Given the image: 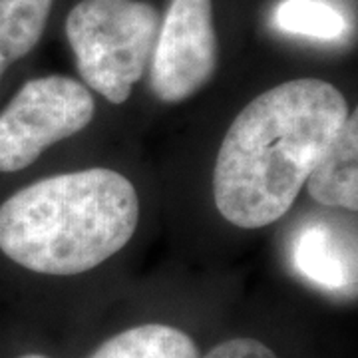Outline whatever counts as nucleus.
Returning a JSON list of instances; mask_svg holds the SVG:
<instances>
[{"label": "nucleus", "mask_w": 358, "mask_h": 358, "mask_svg": "<svg viewBox=\"0 0 358 358\" xmlns=\"http://www.w3.org/2000/svg\"><path fill=\"white\" fill-rule=\"evenodd\" d=\"M348 114L345 96L319 78L291 80L257 96L219 148L213 171L219 213L243 229L279 221Z\"/></svg>", "instance_id": "nucleus-1"}, {"label": "nucleus", "mask_w": 358, "mask_h": 358, "mask_svg": "<svg viewBox=\"0 0 358 358\" xmlns=\"http://www.w3.org/2000/svg\"><path fill=\"white\" fill-rule=\"evenodd\" d=\"M140 223V197L114 169L40 179L0 205V251L42 275H80L124 249Z\"/></svg>", "instance_id": "nucleus-2"}, {"label": "nucleus", "mask_w": 358, "mask_h": 358, "mask_svg": "<svg viewBox=\"0 0 358 358\" xmlns=\"http://www.w3.org/2000/svg\"><path fill=\"white\" fill-rule=\"evenodd\" d=\"M159 14L143 0H80L66 18L76 68L108 102L124 103L152 60Z\"/></svg>", "instance_id": "nucleus-3"}, {"label": "nucleus", "mask_w": 358, "mask_h": 358, "mask_svg": "<svg viewBox=\"0 0 358 358\" xmlns=\"http://www.w3.org/2000/svg\"><path fill=\"white\" fill-rule=\"evenodd\" d=\"M90 90L68 76L28 80L0 112V173L32 166L44 150L94 120Z\"/></svg>", "instance_id": "nucleus-4"}, {"label": "nucleus", "mask_w": 358, "mask_h": 358, "mask_svg": "<svg viewBox=\"0 0 358 358\" xmlns=\"http://www.w3.org/2000/svg\"><path fill=\"white\" fill-rule=\"evenodd\" d=\"M219 62V42L211 0H169L157 30L150 86L157 100H189L213 78Z\"/></svg>", "instance_id": "nucleus-5"}, {"label": "nucleus", "mask_w": 358, "mask_h": 358, "mask_svg": "<svg viewBox=\"0 0 358 358\" xmlns=\"http://www.w3.org/2000/svg\"><path fill=\"white\" fill-rule=\"evenodd\" d=\"M358 114H348L345 124L327 145L308 173V193L329 207L358 209Z\"/></svg>", "instance_id": "nucleus-6"}, {"label": "nucleus", "mask_w": 358, "mask_h": 358, "mask_svg": "<svg viewBox=\"0 0 358 358\" xmlns=\"http://www.w3.org/2000/svg\"><path fill=\"white\" fill-rule=\"evenodd\" d=\"M294 265L329 291H357L355 257L346 255L338 239L322 225H310L294 241Z\"/></svg>", "instance_id": "nucleus-7"}, {"label": "nucleus", "mask_w": 358, "mask_h": 358, "mask_svg": "<svg viewBox=\"0 0 358 358\" xmlns=\"http://www.w3.org/2000/svg\"><path fill=\"white\" fill-rule=\"evenodd\" d=\"M90 358H199V350L189 334L152 322L108 338Z\"/></svg>", "instance_id": "nucleus-8"}, {"label": "nucleus", "mask_w": 358, "mask_h": 358, "mask_svg": "<svg viewBox=\"0 0 358 358\" xmlns=\"http://www.w3.org/2000/svg\"><path fill=\"white\" fill-rule=\"evenodd\" d=\"M54 0H0V52L13 64L36 48Z\"/></svg>", "instance_id": "nucleus-9"}, {"label": "nucleus", "mask_w": 358, "mask_h": 358, "mask_svg": "<svg viewBox=\"0 0 358 358\" xmlns=\"http://www.w3.org/2000/svg\"><path fill=\"white\" fill-rule=\"evenodd\" d=\"M275 24L291 34L334 40L346 30L345 18L322 0H285L275 13Z\"/></svg>", "instance_id": "nucleus-10"}, {"label": "nucleus", "mask_w": 358, "mask_h": 358, "mask_svg": "<svg viewBox=\"0 0 358 358\" xmlns=\"http://www.w3.org/2000/svg\"><path fill=\"white\" fill-rule=\"evenodd\" d=\"M203 358H277V355L255 338H231L211 348Z\"/></svg>", "instance_id": "nucleus-11"}, {"label": "nucleus", "mask_w": 358, "mask_h": 358, "mask_svg": "<svg viewBox=\"0 0 358 358\" xmlns=\"http://www.w3.org/2000/svg\"><path fill=\"white\" fill-rule=\"evenodd\" d=\"M8 60H6V58H4V54H2V52H0V78H2V74H4V72H6V68H8Z\"/></svg>", "instance_id": "nucleus-12"}, {"label": "nucleus", "mask_w": 358, "mask_h": 358, "mask_svg": "<svg viewBox=\"0 0 358 358\" xmlns=\"http://www.w3.org/2000/svg\"><path fill=\"white\" fill-rule=\"evenodd\" d=\"M20 358H46V357H42V355H24V357H20Z\"/></svg>", "instance_id": "nucleus-13"}]
</instances>
